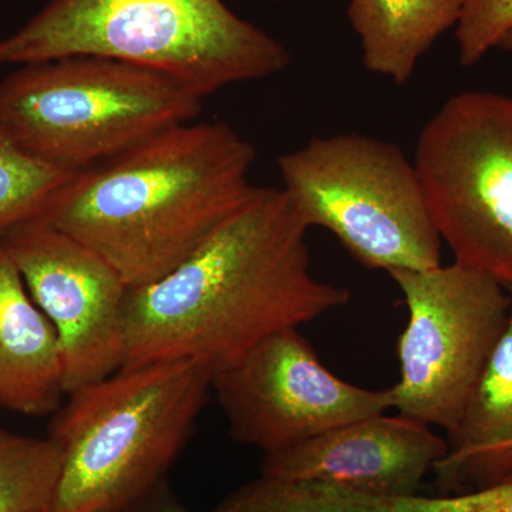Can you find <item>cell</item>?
<instances>
[{
    "label": "cell",
    "instance_id": "1",
    "mask_svg": "<svg viewBox=\"0 0 512 512\" xmlns=\"http://www.w3.org/2000/svg\"><path fill=\"white\" fill-rule=\"evenodd\" d=\"M308 231L284 190L255 187L183 264L128 289L124 366L188 359L214 375L272 333L345 306L348 289L312 274Z\"/></svg>",
    "mask_w": 512,
    "mask_h": 512
},
{
    "label": "cell",
    "instance_id": "2",
    "mask_svg": "<svg viewBox=\"0 0 512 512\" xmlns=\"http://www.w3.org/2000/svg\"><path fill=\"white\" fill-rule=\"evenodd\" d=\"M254 161L227 123L177 124L70 175L37 218L141 288L183 264L251 197Z\"/></svg>",
    "mask_w": 512,
    "mask_h": 512
},
{
    "label": "cell",
    "instance_id": "3",
    "mask_svg": "<svg viewBox=\"0 0 512 512\" xmlns=\"http://www.w3.org/2000/svg\"><path fill=\"white\" fill-rule=\"evenodd\" d=\"M100 56L156 70L204 100L291 62L284 43L224 0H49L0 40V64Z\"/></svg>",
    "mask_w": 512,
    "mask_h": 512
},
{
    "label": "cell",
    "instance_id": "4",
    "mask_svg": "<svg viewBox=\"0 0 512 512\" xmlns=\"http://www.w3.org/2000/svg\"><path fill=\"white\" fill-rule=\"evenodd\" d=\"M212 389L197 360L123 366L69 394L49 439L62 467L46 512H121L164 483Z\"/></svg>",
    "mask_w": 512,
    "mask_h": 512
},
{
    "label": "cell",
    "instance_id": "5",
    "mask_svg": "<svg viewBox=\"0 0 512 512\" xmlns=\"http://www.w3.org/2000/svg\"><path fill=\"white\" fill-rule=\"evenodd\" d=\"M202 100L171 77L100 56L20 64L0 80V133L69 173L190 123Z\"/></svg>",
    "mask_w": 512,
    "mask_h": 512
},
{
    "label": "cell",
    "instance_id": "6",
    "mask_svg": "<svg viewBox=\"0 0 512 512\" xmlns=\"http://www.w3.org/2000/svg\"><path fill=\"white\" fill-rule=\"evenodd\" d=\"M276 163L305 224L328 229L359 264L387 274L441 264L419 173L396 144L356 133L316 137Z\"/></svg>",
    "mask_w": 512,
    "mask_h": 512
},
{
    "label": "cell",
    "instance_id": "7",
    "mask_svg": "<svg viewBox=\"0 0 512 512\" xmlns=\"http://www.w3.org/2000/svg\"><path fill=\"white\" fill-rule=\"evenodd\" d=\"M413 163L456 261L512 291V97H451L421 131Z\"/></svg>",
    "mask_w": 512,
    "mask_h": 512
},
{
    "label": "cell",
    "instance_id": "8",
    "mask_svg": "<svg viewBox=\"0 0 512 512\" xmlns=\"http://www.w3.org/2000/svg\"><path fill=\"white\" fill-rule=\"evenodd\" d=\"M409 319L397 343L392 409L450 433L466 410L511 312V293L491 276L454 261L392 271Z\"/></svg>",
    "mask_w": 512,
    "mask_h": 512
},
{
    "label": "cell",
    "instance_id": "9",
    "mask_svg": "<svg viewBox=\"0 0 512 512\" xmlns=\"http://www.w3.org/2000/svg\"><path fill=\"white\" fill-rule=\"evenodd\" d=\"M212 389L227 417L229 436L265 456L392 409L390 387L367 390L339 379L298 328L279 330L256 343L212 375Z\"/></svg>",
    "mask_w": 512,
    "mask_h": 512
},
{
    "label": "cell",
    "instance_id": "10",
    "mask_svg": "<svg viewBox=\"0 0 512 512\" xmlns=\"http://www.w3.org/2000/svg\"><path fill=\"white\" fill-rule=\"evenodd\" d=\"M0 239L59 336L66 394L120 370L130 288L116 269L40 218L10 228Z\"/></svg>",
    "mask_w": 512,
    "mask_h": 512
},
{
    "label": "cell",
    "instance_id": "11",
    "mask_svg": "<svg viewBox=\"0 0 512 512\" xmlns=\"http://www.w3.org/2000/svg\"><path fill=\"white\" fill-rule=\"evenodd\" d=\"M447 440L410 417H366L268 454L261 476L338 485L359 493L420 494L424 477L446 456Z\"/></svg>",
    "mask_w": 512,
    "mask_h": 512
},
{
    "label": "cell",
    "instance_id": "12",
    "mask_svg": "<svg viewBox=\"0 0 512 512\" xmlns=\"http://www.w3.org/2000/svg\"><path fill=\"white\" fill-rule=\"evenodd\" d=\"M507 326L433 468L443 495L512 480V291Z\"/></svg>",
    "mask_w": 512,
    "mask_h": 512
},
{
    "label": "cell",
    "instance_id": "13",
    "mask_svg": "<svg viewBox=\"0 0 512 512\" xmlns=\"http://www.w3.org/2000/svg\"><path fill=\"white\" fill-rule=\"evenodd\" d=\"M64 394L59 336L0 239V404L45 416L59 409Z\"/></svg>",
    "mask_w": 512,
    "mask_h": 512
},
{
    "label": "cell",
    "instance_id": "14",
    "mask_svg": "<svg viewBox=\"0 0 512 512\" xmlns=\"http://www.w3.org/2000/svg\"><path fill=\"white\" fill-rule=\"evenodd\" d=\"M466 0H349L350 25L370 72L403 84L441 35L456 28Z\"/></svg>",
    "mask_w": 512,
    "mask_h": 512
},
{
    "label": "cell",
    "instance_id": "15",
    "mask_svg": "<svg viewBox=\"0 0 512 512\" xmlns=\"http://www.w3.org/2000/svg\"><path fill=\"white\" fill-rule=\"evenodd\" d=\"M60 467L52 440L0 429V512H46Z\"/></svg>",
    "mask_w": 512,
    "mask_h": 512
},
{
    "label": "cell",
    "instance_id": "16",
    "mask_svg": "<svg viewBox=\"0 0 512 512\" xmlns=\"http://www.w3.org/2000/svg\"><path fill=\"white\" fill-rule=\"evenodd\" d=\"M311 512H512V480L441 497H386L322 485L313 497Z\"/></svg>",
    "mask_w": 512,
    "mask_h": 512
},
{
    "label": "cell",
    "instance_id": "17",
    "mask_svg": "<svg viewBox=\"0 0 512 512\" xmlns=\"http://www.w3.org/2000/svg\"><path fill=\"white\" fill-rule=\"evenodd\" d=\"M73 173L26 154L0 133V237L37 218Z\"/></svg>",
    "mask_w": 512,
    "mask_h": 512
},
{
    "label": "cell",
    "instance_id": "18",
    "mask_svg": "<svg viewBox=\"0 0 512 512\" xmlns=\"http://www.w3.org/2000/svg\"><path fill=\"white\" fill-rule=\"evenodd\" d=\"M511 32L512 0H466L456 26L460 63L474 66Z\"/></svg>",
    "mask_w": 512,
    "mask_h": 512
},
{
    "label": "cell",
    "instance_id": "19",
    "mask_svg": "<svg viewBox=\"0 0 512 512\" xmlns=\"http://www.w3.org/2000/svg\"><path fill=\"white\" fill-rule=\"evenodd\" d=\"M121 512H191L168 488L167 483L157 485L154 490L131 504Z\"/></svg>",
    "mask_w": 512,
    "mask_h": 512
},
{
    "label": "cell",
    "instance_id": "20",
    "mask_svg": "<svg viewBox=\"0 0 512 512\" xmlns=\"http://www.w3.org/2000/svg\"><path fill=\"white\" fill-rule=\"evenodd\" d=\"M498 47L512 53V32L508 33V35L504 37L503 42H501Z\"/></svg>",
    "mask_w": 512,
    "mask_h": 512
},
{
    "label": "cell",
    "instance_id": "21",
    "mask_svg": "<svg viewBox=\"0 0 512 512\" xmlns=\"http://www.w3.org/2000/svg\"><path fill=\"white\" fill-rule=\"evenodd\" d=\"M278 2H289V0H278Z\"/></svg>",
    "mask_w": 512,
    "mask_h": 512
},
{
    "label": "cell",
    "instance_id": "22",
    "mask_svg": "<svg viewBox=\"0 0 512 512\" xmlns=\"http://www.w3.org/2000/svg\"><path fill=\"white\" fill-rule=\"evenodd\" d=\"M99 512H110V511H99Z\"/></svg>",
    "mask_w": 512,
    "mask_h": 512
}]
</instances>
